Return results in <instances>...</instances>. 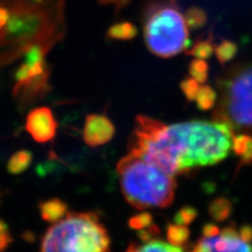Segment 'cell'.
Returning a JSON list of instances; mask_svg holds the SVG:
<instances>
[{"instance_id":"14","label":"cell","mask_w":252,"mask_h":252,"mask_svg":"<svg viewBox=\"0 0 252 252\" xmlns=\"http://www.w3.org/2000/svg\"><path fill=\"white\" fill-rule=\"evenodd\" d=\"M33 154L28 149H20L14 153L6 164V170L13 176L25 172L33 162Z\"/></svg>"},{"instance_id":"29","label":"cell","mask_w":252,"mask_h":252,"mask_svg":"<svg viewBox=\"0 0 252 252\" xmlns=\"http://www.w3.org/2000/svg\"><path fill=\"white\" fill-rule=\"evenodd\" d=\"M101 5H115L116 12H120L124 7L127 6L131 0H97Z\"/></svg>"},{"instance_id":"30","label":"cell","mask_w":252,"mask_h":252,"mask_svg":"<svg viewBox=\"0 0 252 252\" xmlns=\"http://www.w3.org/2000/svg\"><path fill=\"white\" fill-rule=\"evenodd\" d=\"M220 231V229L219 228V226H217L216 224L212 223H208L203 227V236L204 238H211V236H215L217 234H219Z\"/></svg>"},{"instance_id":"21","label":"cell","mask_w":252,"mask_h":252,"mask_svg":"<svg viewBox=\"0 0 252 252\" xmlns=\"http://www.w3.org/2000/svg\"><path fill=\"white\" fill-rule=\"evenodd\" d=\"M215 54L220 64L225 65L236 56V54H238V45L231 40H222V42L216 46Z\"/></svg>"},{"instance_id":"34","label":"cell","mask_w":252,"mask_h":252,"mask_svg":"<svg viewBox=\"0 0 252 252\" xmlns=\"http://www.w3.org/2000/svg\"><path fill=\"white\" fill-rule=\"evenodd\" d=\"M169 1H171V2H175V1H176V0H169Z\"/></svg>"},{"instance_id":"11","label":"cell","mask_w":252,"mask_h":252,"mask_svg":"<svg viewBox=\"0 0 252 252\" xmlns=\"http://www.w3.org/2000/svg\"><path fill=\"white\" fill-rule=\"evenodd\" d=\"M39 212L41 218L49 223H57L67 215V204L60 199L52 198L46 201H42L38 205Z\"/></svg>"},{"instance_id":"32","label":"cell","mask_w":252,"mask_h":252,"mask_svg":"<svg viewBox=\"0 0 252 252\" xmlns=\"http://www.w3.org/2000/svg\"><path fill=\"white\" fill-rule=\"evenodd\" d=\"M10 11L0 5V30H3L10 20Z\"/></svg>"},{"instance_id":"8","label":"cell","mask_w":252,"mask_h":252,"mask_svg":"<svg viewBox=\"0 0 252 252\" xmlns=\"http://www.w3.org/2000/svg\"><path fill=\"white\" fill-rule=\"evenodd\" d=\"M251 243L244 241L239 229L233 225L227 226L211 238H201L191 252H252Z\"/></svg>"},{"instance_id":"33","label":"cell","mask_w":252,"mask_h":252,"mask_svg":"<svg viewBox=\"0 0 252 252\" xmlns=\"http://www.w3.org/2000/svg\"><path fill=\"white\" fill-rule=\"evenodd\" d=\"M34 1H35L37 4H40V5H47V4H50L51 2H53L54 0H34Z\"/></svg>"},{"instance_id":"17","label":"cell","mask_w":252,"mask_h":252,"mask_svg":"<svg viewBox=\"0 0 252 252\" xmlns=\"http://www.w3.org/2000/svg\"><path fill=\"white\" fill-rule=\"evenodd\" d=\"M208 214L217 222H224L232 214V203L225 196H220L210 202Z\"/></svg>"},{"instance_id":"22","label":"cell","mask_w":252,"mask_h":252,"mask_svg":"<svg viewBox=\"0 0 252 252\" xmlns=\"http://www.w3.org/2000/svg\"><path fill=\"white\" fill-rule=\"evenodd\" d=\"M189 76L193 78L198 83H205L208 80L209 65L208 63L203 59H192L188 65Z\"/></svg>"},{"instance_id":"12","label":"cell","mask_w":252,"mask_h":252,"mask_svg":"<svg viewBox=\"0 0 252 252\" xmlns=\"http://www.w3.org/2000/svg\"><path fill=\"white\" fill-rule=\"evenodd\" d=\"M231 149L235 156L240 158L239 169L252 164V136L248 133L234 135L232 138Z\"/></svg>"},{"instance_id":"7","label":"cell","mask_w":252,"mask_h":252,"mask_svg":"<svg viewBox=\"0 0 252 252\" xmlns=\"http://www.w3.org/2000/svg\"><path fill=\"white\" fill-rule=\"evenodd\" d=\"M46 16L35 7L17 6L13 10L10 20L3 29V37L9 41L35 40L43 37L41 33L45 29Z\"/></svg>"},{"instance_id":"4","label":"cell","mask_w":252,"mask_h":252,"mask_svg":"<svg viewBox=\"0 0 252 252\" xmlns=\"http://www.w3.org/2000/svg\"><path fill=\"white\" fill-rule=\"evenodd\" d=\"M142 25L145 44L156 56L168 59L187 50L189 31L184 16L173 2H147Z\"/></svg>"},{"instance_id":"18","label":"cell","mask_w":252,"mask_h":252,"mask_svg":"<svg viewBox=\"0 0 252 252\" xmlns=\"http://www.w3.org/2000/svg\"><path fill=\"white\" fill-rule=\"evenodd\" d=\"M218 100V93L217 91L210 85H202L200 90L196 94L195 103L202 112H208L214 108Z\"/></svg>"},{"instance_id":"5","label":"cell","mask_w":252,"mask_h":252,"mask_svg":"<svg viewBox=\"0 0 252 252\" xmlns=\"http://www.w3.org/2000/svg\"><path fill=\"white\" fill-rule=\"evenodd\" d=\"M176 126L186 149L189 171L219 164L229 156L234 131L226 123L193 120Z\"/></svg>"},{"instance_id":"1","label":"cell","mask_w":252,"mask_h":252,"mask_svg":"<svg viewBox=\"0 0 252 252\" xmlns=\"http://www.w3.org/2000/svg\"><path fill=\"white\" fill-rule=\"evenodd\" d=\"M128 153L136 155L169 175L189 172L186 149L175 124H165L146 115L135 118Z\"/></svg>"},{"instance_id":"6","label":"cell","mask_w":252,"mask_h":252,"mask_svg":"<svg viewBox=\"0 0 252 252\" xmlns=\"http://www.w3.org/2000/svg\"><path fill=\"white\" fill-rule=\"evenodd\" d=\"M219 105L214 120L235 130H252V63L232 69L220 79Z\"/></svg>"},{"instance_id":"16","label":"cell","mask_w":252,"mask_h":252,"mask_svg":"<svg viewBox=\"0 0 252 252\" xmlns=\"http://www.w3.org/2000/svg\"><path fill=\"white\" fill-rule=\"evenodd\" d=\"M215 40L212 34L208 35L206 38H201L196 40L190 50H186L185 54L188 56H192L196 59L206 60L209 59L215 53Z\"/></svg>"},{"instance_id":"26","label":"cell","mask_w":252,"mask_h":252,"mask_svg":"<svg viewBox=\"0 0 252 252\" xmlns=\"http://www.w3.org/2000/svg\"><path fill=\"white\" fill-rule=\"evenodd\" d=\"M14 242L10 227L4 220L0 218V252H6Z\"/></svg>"},{"instance_id":"10","label":"cell","mask_w":252,"mask_h":252,"mask_svg":"<svg viewBox=\"0 0 252 252\" xmlns=\"http://www.w3.org/2000/svg\"><path fill=\"white\" fill-rule=\"evenodd\" d=\"M115 133V124L107 116L102 114H90L85 117L83 140L88 146H103L113 140Z\"/></svg>"},{"instance_id":"2","label":"cell","mask_w":252,"mask_h":252,"mask_svg":"<svg viewBox=\"0 0 252 252\" xmlns=\"http://www.w3.org/2000/svg\"><path fill=\"white\" fill-rule=\"evenodd\" d=\"M117 173L125 200L139 210L168 207L175 200V177L136 155L121 158Z\"/></svg>"},{"instance_id":"20","label":"cell","mask_w":252,"mask_h":252,"mask_svg":"<svg viewBox=\"0 0 252 252\" xmlns=\"http://www.w3.org/2000/svg\"><path fill=\"white\" fill-rule=\"evenodd\" d=\"M166 236L167 241L171 245L176 247H182L187 244L189 236H190V231L184 225H179L176 223L169 224L167 226Z\"/></svg>"},{"instance_id":"13","label":"cell","mask_w":252,"mask_h":252,"mask_svg":"<svg viewBox=\"0 0 252 252\" xmlns=\"http://www.w3.org/2000/svg\"><path fill=\"white\" fill-rule=\"evenodd\" d=\"M138 34L136 26L130 21H119L110 26L106 32V37L113 41H130Z\"/></svg>"},{"instance_id":"28","label":"cell","mask_w":252,"mask_h":252,"mask_svg":"<svg viewBox=\"0 0 252 252\" xmlns=\"http://www.w3.org/2000/svg\"><path fill=\"white\" fill-rule=\"evenodd\" d=\"M31 75H30V68L29 66L26 64V63H23L21 64L17 70H16L15 73V79H16V84H22L27 81H29L31 79Z\"/></svg>"},{"instance_id":"25","label":"cell","mask_w":252,"mask_h":252,"mask_svg":"<svg viewBox=\"0 0 252 252\" xmlns=\"http://www.w3.org/2000/svg\"><path fill=\"white\" fill-rule=\"evenodd\" d=\"M153 216L149 214L147 211L144 212H140V214L133 216L129 219L128 220V225L131 228V229L135 230H143L148 226H151L153 224Z\"/></svg>"},{"instance_id":"23","label":"cell","mask_w":252,"mask_h":252,"mask_svg":"<svg viewBox=\"0 0 252 252\" xmlns=\"http://www.w3.org/2000/svg\"><path fill=\"white\" fill-rule=\"evenodd\" d=\"M180 89L182 91L187 102H192L195 100L196 94L200 90V85L191 77H185L180 82Z\"/></svg>"},{"instance_id":"24","label":"cell","mask_w":252,"mask_h":252,"mask_svg":"<svg viewBox=\"0 0 252 252\" xmlns=\"http://www.w3.org/2000/svg\"><path fill=\"white\" fill-rule=\"evenodd\" d=\"M198 217V210L191 206H184L181 208L173 218L176 224L179 225H189Z\"/></svg>"},{"instance_id":"3","label":"cell","mask_w":252,"mask_h":252,"mask_svg":"<svg viewBox=\"0 0 252 252\" xmlns=\"http://www.w3.org/2000/svg\"><path fill=\"white\" fill-rule=\"evenodd\" d=\"M41 252H110V239L94 212H67L44 233Z\"/></svg>"},{"instance_id":"19","label":"cell","mask_w":252,"mask_h":252,"mask_svg":"<svg viewBox=\"0 0 252 252\" xmlns=\"http://www.w3.org/2000/svg\"><path fill=\"white\" fill-rule=\"evenodd\" d=\"M184 19L187 28L195 31L206 26L208 21V15L206 11L200 6H190L186 10L184 14Z\"/></svg>"},{"instance_id":"15","label":"cell","mask_w":252,"mask_h":252,"mask_svg":"<svg viewBox=\"0 0 252 252\" xmlns=\"http://www.w3.org/2000/svg\"><path fill=\"white\" fill-rule=\"evenodd\" d=\"M126 252H184L180 247L166 244L159 240L131 243Z\"/></svg>"},{"instance_id":"27","label":"cell","mask_w":252,"mask_h":252,"mask_svg":"<svg viewBox=\"0 0 252 252\" xmlns=\"http://www.w3.org/2000/svg\"><path fill=\"white\" fill-rule=\"evenodd\" d=\"M161 234V230L159 229V227L156 225H151L143 230H140L138 232V238L141 240V242H149L153 240H157L159 238V235Z\"/></svg>"},{"instance_id":"31","label":"cell","mask_w":252,"mask_h":252,"mask_svg":"<svg viewBox=\"0 0 252 252\" xmlns=\"http://www.w3.org/2000/svg\"><path fill=\"white\" fill-rule=\"evenodd\" d=\"M239 233L244 241L252 243V226L250 225L242 226L239 229Z\"/></svg>"},{"instance_id":"9","label":"cell","mask_w":252,"mask_h":252,"mask_svg":"<svg viewBox=\"0 0 252 252\" xmlns=\"http://www.w3.org/2000/svg\"><path fill=\"white\" fill-rule=\"evenodd\" d=\"M58 122L52 109L40 106L32 109L26 119V130L37 143H49L57 135Z\"/></svg>"}]
</instances>
